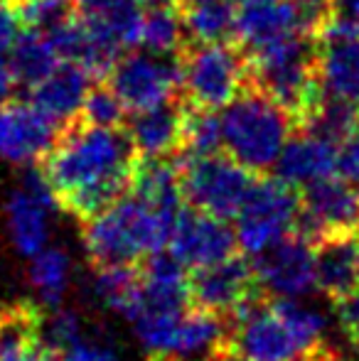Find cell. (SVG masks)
I'll return each mask as SVG.
<instances>
[{"instance_id":"cell-1","label":"cell","mask_w":359,"mask_h":361,"mask_svg":"<svg viewBox=\"0 0 359 361\" xmlns=\"http://www.w3.org/2000/svg\"><path fill=\"white\" fill-rule=\"evenodd\" d=\"M135 162L128 130L79 121L59 133L42 172L59 209L84 224L128 195Z\"/></svg>"},{"instance_id":"cell-2","label":"cell","mask_w":359,"mask_h":361,"mask_svg":"<svg viewBox=\"0 0 359 361\" xmlns=\"http://www.w3.org/2000/svg\"><path fill=\"white\" fill-rule=\"evenodd\" d=\"M173 224L175 219L160 214L130 192L84 221V251L91 266H138L168 246Z\"/></svg>"},{"instance_id":"cell-3","label":"cell","mask_w":359,"mask_h":361,"mask_svg":"<svg viewBox=\"0 0 359 361\" xmlns=\"http://www.w3.org/2000/svg\"><path fill=\"white\" fill-rule=\"evenodd\" d=\"M317 35L298 32L249 54V84L259 86L300 123L325 94L317 79Z\"/></svg>"},{"instance_id":"cell-4","label":"cell","mask_w":359,"mask_h":361,"mask_svg":"<svg viewBox=\"0 0 359 361\" xmlns=\"http://www.w3.org/2000/svg\"><path fill=\"white\" fill-rule=\"evenodd\" d=\"M296 126V118L278 101L249 84L221 111L224 152L259 175L276 167Z\"/></svg>"},{"instance_id":"cell-5","label":"cell","mask_w":359,"mask_h":361,"mask_svg":"<svg viewBox=\"0 0 359 361\" xmlns=\"http://www.w3.org/2000/svg\"><path fill=\"white\" fill-rule=\"evenodd\" d=\"M180 74L192 106L219 111L249 86V54L231 42H192L180 52Z\"/></svg>"},{"instance_id":"cell-6","label":"cell","mask_w":359,"mask_h":361,"mask_svg":"<svg viewBox=\"0 0 359 361\" xmlns=\"http://www.w3.org/2000/svg\"><path fill=\"white\" fill-rule=\"evenodd\" d=\"M229 349L249 361H315L332 347L310 352L276 310L271 295L261 293L229 319Z\"/></svg>"},{"instance_id":"cell-7","label":"cell","mask_w":359,"mask_h":361,"mask_svg":"<svg viewBox=\"0 0 359 361\" xmlns=\"http://www.w3.org/2000/svg\"><path fill=\"white\" fill-rule=\"evenodd\" d=\"M178 157L187 204L219 219H236L256 185V172L224 150L212 155L178 152Z\"/></svg>"},{"instance_id":"cell-8","label":"cell","mask_w":359,"mask_h":361,"mask_svg":"<svg viewBox=\"0 0 359 361\" xmlns=\"http://www.w3.org/2000/svg\"><path fill=\"white\" fill-rule=\"evenodd\" d=\"M298 214H300L298 187L288 185L281 177H261L236 214V243L244 253L256 256L278 238L291 233L296 228Z\"/></svg>"},{"instance_id":"cell-9","label":"cell","mask_w":359,"mask_h":361,"mask_svg":"<svg viewBox=\"0 0 359 361\" xmlns=\"http://www.w3.org/2000/svg\"><path fill=\"white\" fill-rule=\"evenodd\" d=\"M106 76H109V86L130 114L178 101L182 91L180 54L128 49L116 59Z\"/></svg>"},{"instance_id":"cell-10","label":"cell","mask_w":359,"mask_h":361,"mask_svg":"<svg viewBox=\"0 0 359 361\" xmlns=\"http://www.w3.org/2000/svg\"><path fill=\"white\" fill-rule=\"evenodd\" d=\"M293 231L310 243L359 233V185L332 175L303 187L300 214Z\"/></svg>"},{"instance_id":"cell-11","label":"cell","mask_w":359,"mask_h":361,"mask_svg":"<svg viewBox=\"0 0 359 361\" xmlns=\"http://www.w3.org/2000/svg\"><path fill=\"white\" fill-rule=\"evenodd\" d=\"M266 293L256 278L254 263L246 256L224 258L205 268H195L190 276V302L192 307L207 310L229 322L241 305Z\"/></svg>"},{"instance_id":"cell-12","label":"cell","mask_w":359,"mask_h":361,"mask_svg":"<svg viewBox=\"0 0 359 361\" xmlns=\"http://www.w3.org/2000/svg\"><path fill=\"white\" fill-rule=\"evenodd\" d=\"M261 288L273 298H305L317 288L315 243L291 231L254 256Z\"/></svg>"},{"instance_id":"cell-13","label":"cell","mask_w":359,"mask_h":361,"mask_svg":"<svg viewBox=\"0 0 359 361\" xmlns=\"http://www.w3.org/2000/svg\"><path fill=\"white\" fill-rule=\"evenodd\" d=\"M57 207V197H54L44 172H25L20 187L10 195L8 204H5L8 236L20 256L32 258L42 248H47L52 212Z\"/></svg>"},{"instance_id":"cell-14","label":"cell","mask_w":359,"mask_h":361,"mask_svg":"<svg viewBox=\"0 0 359 361\" xmlns=\"http://www.w3.org/2000/svg\"><path fill=\"white\" fill-rule=\"evenodd\" d=\"M59 138V126L32 101H0V160L32 165L47 157Z\"/></svg>"},{"instance_id":"cell-15","label":"cell","mask_w":359,"mask_h":361,"mask_svg":"<svg viewBox=\"0 0 359 361\" xmlns=\"http://www.w3.org/2000/svg\"><path fill=\"white\" fill-rule=\"evenodd\" d=\"M168 251L185 268H205L236 253V231L226 226V219L207 214L202 209H182L173 224Z\"/></svg>"},{"instance_id":"cell-16","label":"cell","mask_w":359,"mask_h":361,"mask_svg":"<svg viewBox=\"0 0 359 361\" xmlns=\"http://www.w3.org/2000/svg\"><path fill=\"white\" fill-rule=\"evenodd\" d=\"M229 347V322L214 312L187 307L158 357L148 361H214Z\"/></svg>"},{"instance_id":"cell-17","label":"cell","mask_w":359,"mask_h":361,"mask_svg":"<svg viewBox=\"0 0 359 361\" xmlns=\"http://www.w3.org/2000/svg\"><path fill=\"white\" fill-rule=\"evenodd\" d=\"M298 32L315 35L293 0H261V3L239 5L236 42L246 52H254V49Z\"/></svg>"},{"instance_id":"cell-18","label":"cell","mask_w":359,"mask_h":361,"mask_svg":"<svg viewBox=\"0 0 359 361\" xmlns=\"http://www.w3.org/2000/svg\"><path fill=\"white\" fill-rule=\"evenodd\" d=\"M30 89V101L59 128H67L82 116L84 101L91 91V74L74 62H59Z\"/></svg>"},{"instance_id":"cell-19","label":"cell","mask_w":359,"mask_h":361,"mask_svg":"<svg viewBox=\"0 0 359 361\" xmlns=\"http://www.w3.org/2000/svg\"><path fill=\"white\" fill-rule=\"evenodd\" d=\"M337 172V145L330 140H322L312 133L298 128L288 138L281 157L276 162V177L286 180L288 185L303 187L312 182L327 180Z\"/></svg>"},{"instance_id":"cell-20","label":"cell","mask_w":359,"mask_h":361,"mask_svg":"<svg viewBox=\"0 0 359 361\" xmlns=\"http://www.w3.org/2000/svg\"><path fill=\"white\" fill-rule=\"evenodd\" d=\"M185 109L178 101L133 111L128 118V135L138 157H170L182 150Z\"/></svg>"},{"instance_id":"cell-21","label":"cell","mask_w":359,"mask_h":361,"mask_svg":"<svg viewBox=\"0 0 359 361\" xmlns=\"http://www.w3.org/2000/svg\"><path fill=\"white\" fill-rule=\"evenodd\" d=\"M315 273L317 290L330 302L359 290V233L315 243Z\"/></svg>"},{"instance_id":"cell-22","label":"cell","mask_w":359,"mask_h":361,"mask_svg":"<svg viewBox=\"0 0 359 361\" xmlns=\"http://www.w3.org/2000/svg\"><path fill=\"white\" fill-rule=\"evenodd\" d=\"M130 192L138 195L143 202H148L160 214L178 219L182 212V202H185L180 157H138Z\"/></svg>"},{"instance_id":"cell-23","label":"cell","mask_w":359,"mask_h":361,"mask_svg":"<svg viewBox=\"0 0 359 361\" xmlns=\"http://www.w3.org/2000/svg\"><path fill=\"white\" fill-rule=\"evenodd\" d=\"M236 15L234 0H192L182 5V20L192 42L236 39Z\"/></svg>"},{"instance_id":"cell-24","label":"cell","mask_w":359,"mask_h":361,"mask_svg":"<svg viewBox=\"0 0 359 361\" xmlns=\"http://www.w3.org/2000/svg\"><path fill=\"white\" fill-rule=\"evenodd\" d=\"M298 128L335 145H342L359 128V104L340 99V96L322 94L320 101L298 123Z\"/></svg>"},{"instance_id":"cell-25","label":"cell","mask_w":359,"mask_h":361,"mask_svg":"<svg viewBox=\"0 0 359 361\" xmlns=\"http://www.w3.org/2000/svg\"><path fill=\"white\" fill-rule=\"evenodd\" d=\"M8 62L13 67V74L18 84L35 86L39 79H44L62 59H59L57 49H54L52 39L47 32H37V30H25L18 35L8 52Z\"/></svg>"},{"instance_id":"cell-26","label":"cell","mask_w":359,"mask_h":361,"mask_svg":"<svg viewBox=\"0 0 359 361\" xmlns=\"http://www.w3.org/2000/svg\"><path fill=\"white\" fill-rule=\"evenodd\" d=\"M72 283V258L64 248L47 246L30 258V286L44 310L64 302Z\"/></svg>"},{"instance_id":"cell-27","label":"cell","mask_w":359,"mask_h":361,"mask_svg":"<svg viewBox=\"0 0 359 361\" xmlns=\"http://www.w3.org/2000/svg\"><path fill=\"white\" fill-rule=\"evenodd\" d=\"M185 20L182 10L173 3H155L150 10H143L138 32V47L155 54H180L185 49Z\"/></svg>"},{"instance_id":"cell-28","label":"cell","mask_w":359,"mask_h":361,"mask_svg":"<svg viewBox=\"0 0 359 361\" xmlns=\"http://www.w3.org/2000/svg\"><path fill=\"white\" fill-rule=\"evenodd\" d=\"M140 286L138 266H94L89 281V298L96 307L123 314Z\"/></svg>"},{"instance_id":"cell-29","label":"cell","mask_w":359,"mask_h":361,"mask_svg":"<svg viewBox=\"0 0 359 361\" xmlns=\"http://www.w3.org/2000/svg\"><path fill=\"white\" fill-rule=\"evenodd\" d=\"M224 150L221 135V114L214 109L192 106L185 109L182 123V155H212Z\"/></svg>"},{"instance_id":"cell-30","label":"cell","mask_w":359,"mask_h":361,"mask_svg":"<svg viewBox=\"0 0 359 361\" xmlns=\"http://www.w3.org/2000/svg\"><path fill=\"white\" fill-rule=\"evenodd\" d=\"M39 337L49 349L64 354L79 339H84L82 314L69 307H62V305L47 307V312H42V317H39Z\"/></svg>"},{"instance_id":"cell-31","label":"cell","mask_w":359,"mask_h":361,"mask_svg":"<svg viewBox=\"0 0 359 361\" xmlns=\"http://www.w3.org/2000/svg\"><path fill=\"white\" fill-rule=\"evenodd\" d=\"M77 0H13V10L25 30L49 32L74 18Z\"/></svg>"},{"instance_id":"cell-32","label":"cell","mask_w":359,"mask_h":361,"mask_svg":"<svg viewBox=\"0 0 359 361\" xmlns=\"http://www.w3.org/2000/svg\"><path fill=\"white\" fill-rule=\"evenodd\" d=\"M126 109L123 101L116 96V91L106 86H94L89 91L87 101H84L82 109V121L94 126H109V128H121V123L126 121Z\"/></svg>"},{"instance_id":"cell-33","label":"cell","mask_w":359,"mask_h":361,"mask_svg":"<svg viewBox=\"0 0 359 361\" xmlns=\"http://www.w3.org/2000/svg\"><path fill=\"white\" fill-rule=\"evenodd\" d=\"M59 361H121V354L116 347H111L104 339H79L74 347H69L64 354H59Z\"/></svg>"},{"instance_id":"cell-34","label":"cell","mask_w":359,"mask_h":361,"mask_svg":"<svg viewBox=\"0 0 359 361\" xmlns=\"http://www.w3.org/2000/svg\"><path fill=\"white\" fill-rule=\"evenodd\" d=\"M337 172L340 177L359 185V128L337 150Z\"/></svg>"},{"instance_id":"cell-35","label":"cell","mask_w":359,"mask_h":361,"mask_svg":"<svg viewBox=\"0 0 359 361\" xmlns=\"http://www.w3.org/2000/svg\"><path fill=\"white\" fill-rule=\"evenodd\" d=\"M293 3L300 8V13L305 15L308 25L315 35L327 23V18L335 13V0H293Z\"/></svg>"},{"instance_id":"cell-36","label":"cell","mask_w":359,"mask_h":361,"mask_svg":"<svg viewBox=\"0 0 359 361\" xmlns=\"http://www.w3.org/2000/svg\"><path fill=\"white\" fill-rule=\"evenodd\" d=\"M20 35V20L15 15L13 5H8L5 0H0V59L8 57L10 47Z\"/></svg>"},{"instance_id":"cell-37","label":"cell","mask_w":359,"mask_h":361,"mask_svg":"<svg viewBox=\"0 0 359 361\" xmlns=\"http://www.w3.org/2000/svg\"><path fill=\"white\" fill-rule=\"evenodd\" d=\"M0 361H59V354L54 349H49L42 342V337H35L32 342H28L25 347H20L18 352L8 354Z\"/></svg>"},{"instance_id":"cell-38","label":"cell","mask_w":359,"mask_h":361,"mask_svg":"<svg viewBox=\"0 0 359 361\" xmlns=\"http://www.w3.org/2000/svg\"><path fill=\"white\" fill-rule=\"evenodd\" d=\"M15 84H18V79H15V74H13V67H10L8 57H3L0 59V101L10 99Z\"/></svg>"},{"instance_id":"cell-39","label":"cell","mask_w":359,"mask_h":361,"mask_svg":"<svg viewBox=\"0 0 359 361\" xmlns=\"http://www.w3.org/2000/svg\"><path fill=\"white\" fill-rule=\"evenodd\" d=\"M335 13L350 18L359 27V0H335Z\"/></svg>"},{"instance_id":"cell-40","label":"cell","mask_w":359,"mask_h":361,"mask_svg":"<svg viewBox=\"0 0 359 361\" xmlns=\"http://www.w3.org/2000/svg\"><path fill=\"white\" fill-rule=\"evenodd\" d=\"M214 361H249V359L239 357V354H236V352H231V349H229V347H226V349H224V352H221V354H219V357H217Z\"/></svg>"},{"instance_id":"cell-41","label":"cell","mask_w":359,"mask_h":361,"mask_svg":"<svg viewBox=\"0 0 359 361\" xmlns=\"http://www.w3.org/2000/svg\"><path fill=\"white\" fill-rule=\"evenodd\" d=\"M350 342H352V347H355V349H357V354H359V332L352 334V337H350Z\"/></svg>"},{"instance_id":"cell-42","label":"cell","mask_w":359,"mask_h":361,"mask_svg":"<svg viewBox=\"0 0 359 361\" xmlns=\"http://www.w3.org/2000/svg\"><path fill=\"white\" fill-rule=\"evenodd\" d=\"M236 5H249V3H261V0H234Z\"/></svg>"},{"instance_id":"cell-43","label":"cell","mask_w":359,"mask_h":361,"mask_svg":"<svg viewBox=\"0 0 359 361\" xmlns=\"http://www.w3.org/2000/svg\"><path fill=\"white\" fill-rule=\"evenodd\" d=\"M155 3H173V0H155Z\"/></svg>"},{"instance_id":"cell-44","label":"cell","mask_w":359,"mask_h":361,"mask_svg":"<svg viewBox=\"0 0 359 361\" xmlns=\"http://www.w3.org/2000/svg\"><path fill=\"white\" fill-rule=\"evenodd\" d=\"M182 3H192V0H182Z\"/></svg>"}]
</instances>
